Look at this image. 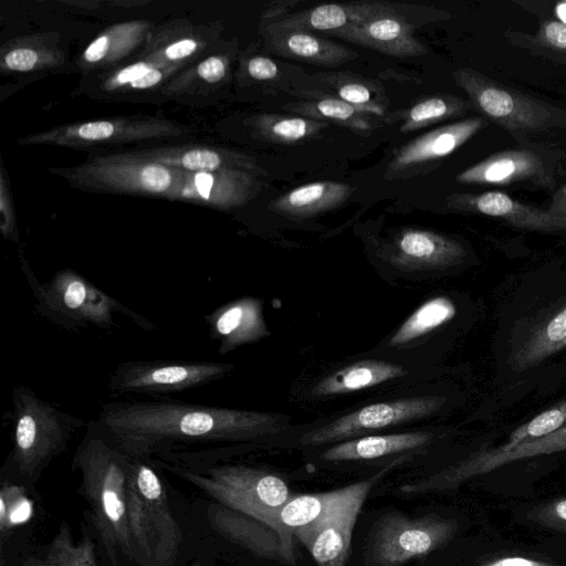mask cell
<instances>
[{"instance_id": "obj_1", "label": "cell", "mask_w": 566, "mask_h": 566, "mask_svg": "<svg viewBox=\"0 0 566 566\" xmlns=\"http://www.w3.org/2000/svg\"><path fill=\"white\" fill-rule=\"evenodd\" d=\"M273 412L192 403L168 397L108 401L88 421L124 455L191 465L214 462L230 449L281 432Z\"/></svg>"}, {"instance_id": "obj_2", "label": "cell", "mask_w": 566, "mask_h": 566, "mask_svg": "<svg viewBox=\"0 0 566 566\" xmlns=\"http://www.w3.org/2000/svg\"><path fill=\"white\" fill-rule=\"evenodd\" d=\"M72 469L82 476V490L113 565L117 555L135 556L127 516V459L88 423L76 448Z\"/></svg>"}, {"instance_id": "obj_3", "label": "cell", "mask_w": 566, "mask_h": 566, "mask_svg": "<svg viewBox=\"0 0 566 566\" xmlns=\"http://www.w3.org/2000/svg\"><path fill=\"white\" fill-rule=\"evenodd\" d=\"M20 264L35 300V310L62 328L72 332L88 326L108 329L114 325V315L118 313L146 332L157 329L147 317L127 307L72 269L60 270L48 282L42 283L22 255Z\"/></svg>"}, {"instance_id": "obj_4", "label": "cell", "mask_w": 566, "mask_h": 566, "mask_svg": "<svg viewBox=\"0 0 566 566\" xmlns=\"http://www.w3.org/2000/svg\"><path fill=\"white\" fill-rule=\"evenodd\" d=\"M126 457V455H125ZM127 459V516L134 548L144 566H171L182 534L151 460Z\"/></svg>"}, {"instance_id": "obj_5", "label": "cell", "mask_w": 566, "mask_h": 566, "mask_svg": "<svg viewBox=\"0 0 566 566\" xmlns=\"http://www.w3.org/2000/svg\"><path fill=\"white\" fill-rule=\"evenodd\" d=\"M13 448L11 462L17 472L34 481L66 448L74 433L88 424L85 419L61 410L39 397L29 386L12 390Z\"/></svg>"}, {"instance_id": "obj_6", "label": "cell", "mask_w": 566, "mask_h": 566, "mask_svg": "<svg viewBox=\"0 0 566 566\" xmlns=\"http://www.w3.org/2000/svg\"><path fill=\"white\" fill-rule=\"evenodd\" d=\"M206 492L219 504L256 520L292 496L286 482L271 472L237 463L180 465L158 462Z\"/></svg>"}, {"instance_id": "obj_7", "label": "cell", "mask_w": 566, "mask_h": 566, "mask_svg": "<svg viewBox=\"0 0 566 566\" xmlns=\"http://www.w3.org/2000/svg\"><path fill=\"white\" fill-rule=\"evenodd\" d=\"M52 171L83 190L166 198L180 174L132 153L96 156L81 165Z\"/></svg>"}, {"instance_id": "obj_8", "label": "cell", "mask_w": 566, "mask_h": 566, "mask_svg": "<svg viewBox=\"0 0 566 566\" xmlns=\"http://www.w3.org/2000/svg\"><path fill=\"white\" fill-rule=\"evenodd\" d=\"M453 76L471 105L516 137L566 127V115L559 109L502 86L472 69H459Z\"/></svg>"}, {"instance_id": "obj_9", "label": "cell", "mask_w": 566, "mask_h": 566, "mask_svg": "<svg viewBox=\"0 0 566 566\" xmlns=\"http://www.w3.org/2000/svg\"><path fill=\"white\" fill-rule=\"evenodd\" d=\"M233 364L209 360H128L116 366L107 389L113 396L166 397L220 380Z\"/></svg>"}, {"instance_id": "obj_10", "label": "cell", "mask_w": 566, "mask_h": 566, "mask_svg": "<svg viewBox=\"0 0 566 566\" xmlns=\"http://www.w3.org/2000/svg\"><path fill=\"white\" fill-rule=\"evenodd\" d=\"M455 530L453 521L433 515L410 517L399 512L380 516L365 548L368 566H401L440 548Z\"/></svg>"}, {"instance_id": "obj_11", "label": "cell", "mask_w": 566, "mask_h": 566, "mask_svg": "<svg viewBox=\"0 0 566 566\" xmlns=\"http://www.w3.org/2000/svg\"><path fill=\"white\" fill-rule=\"evenodd\" d=\"M444 402V397L423 395L366 405L310 429L300 437L298 443L304 447H318L367 436L429 417L436 413Z\"/></svg>"}, {"instance_id": "obj_12", "label": "cell", "mask_w": 566, "mask_h": 566, "mask_svg": "<svg viewBox=\"0 0 566 566\" xmlns=\"http://www.w3.org/2000/svg\"><path fill=\"white\" fill-rule=\"evenodd\" d=\"M407 459V454L395 459L363 480L361 486L353 495L294 531V536L307 548L317 566H346L353 528L368 493L380 479Z\"/></svg>"}, {"instance_id": "obj_13", "label": "cell", "mask_w": 566, "mask_h": 566, "mask_svg": "<svg viewBox=\"0 0 566 566\" xmlns=\"http://www.w3.org/2000/svg\"><path fill=\"white\" fill-rule=\"evenodd\" d=\"M184 132V127L164 119L107 118L62 125L21 138L19 144L87 147L172 137Z\"/></svg>"}, {"instance_id": "obj_14", "label": "cell", "mask_w": 566, "mask_h": 566, "mask_svg": "<svg viewBox=\"0 0 566 566\" xmlns=\"http://www.w3.org/2000/svg\"><path fill=\"white\" fill-rule=\"evenodd\" d=\"M566 450V427L542 438L523 441L516 446L504 444L497 449L475 454L453 467L430 476L403 484V494H421L457 488L465 479L489 472L507 462L534 455Z\"/></svg>"}, {"instance_id": "obj_15", "label": "cell", "mask_w": 566, "mask_h": 566, "mask_svg": "<svg viewBox=\"0 0 566 566\" xmlns=\"http://www.w3.org/2000/svg\"><path fill=\"white\" fill-rule=\"evenodd\" d=\"M259 189L254 174L243 170L180 171L168 198L228 210L244 205Z\"/></svg>"}, {"instance_id": "obj_16", "label": "cell", "mask_w": 566, "mask_h": 566, "mask_svg": "<svg viewBox=\"0 0 566 566\" xmlns=\"http://www.w3.org/2000/svg\"><path fill=\"white\" fill-rule=\"evenodd\" d=\"M461 184L509 186L520 182L553 188L554 167L551 161L531 149H513L494 154L457 176Z\"/></svg>"}, {"instance_id": "obj_17", "label": "cell", "mask_w": 566, "mask_h": 566, "mask_svg": "<svg viewBox=\"0 0 566 566\" xmlns=\"http://www.w3.org/2000/svg\"><path fill=\"white\" fill-rule=\"evenodd\" d=\"M211 521L216 528L255 556L298 566L293 534L220 504L213 507Z\"/></svg>"}, {"instance_id": "obj_18", "label": "cell", "mask_w": 566, "mask_h": 566, "mask_svg": "<svg viewBox=\"0 0 566 566\" xmlns=\"http://www.w3.org/2000/svg\"><path fill=\"white\" fill-rule=\"evenodd\" d=\"M464 256V248L455 240L417 228L401 230L384 251L385 260L401 271L443 269Z\"/></svg>"}, {"instance_id": "obj_19", "label": "cell", "mask_w": 566, "mask_h": 566, "mask_svg": "<svg viewBox=\"0 0 566 566\" xmlns=\"http://www.w3.org/2000/svg\"><path fill=\"white\" fill-rule=\"evenodd\" d=\"M203 319L211 339L218 343V353L221 355L269 335L262 302L252 296L223 304L206 314Z\"/></svg>"}, {"instance_id": "obj_20", "label": "cell", "mask_w": 566, "mask_h": 566, "mask_svg": "<svg viewBox=\"0 0 566 566\" xmlns=\"http://www.w3.org/2000/svg\"><path fill=\"white\" fill-rule=\"evenodd\" d=\"M332 35L391 56L407 57L427 53L408 24L396 10L382 12L353 23Z\"/></svg>"}, {"instance_id": "obj_21", "label": "cell", "mask_w": 566, "mask_h": 566, "mask_svg": "<svg viewBox=\"0 0 566 566\" xmlns=\"http://www.w3.org/2000/svg\"><path fill=\"white\" fill-rule=\"evenodd\" d=\"M447 203L452 209L501 218L523 229L552 231L566 228L565 217L522 203L500 191L452 193Z\"/></svg>"}, {"instance_id": "obj_22", "label": "cell", "mask_w": 566, "mask_h": 566, "mask_svg": "<svg viewBox=\"0 0 566 566\" xmlns=\"http://www.w3.org/2000/svg\"><path fill=\"white\" fill-rule=\"evenodd\" d=\"M132 154L145 160L187 172L243 170L255 174L261 171L252 157L206 146L161 147Z\"/></svg>"}, {"instance_id": "obj_23", "label": "cell", "mask_w": 566, "mask_h": 566, "mask_svg": "<svg viewBox=\"0 0 566 566\" xmlns=\"http://www.w3.org/2000/svg\"><path fill=\"white\" fill-rule=\"evenodd\" d=\"M484 124L482 117H470L418 136L396 151L388 169L399 171L442 159L468 142Z\"/></svg>"}, {"instance_id": "obj_24", "label": "cell", "mask_w": 566, "mask_h": 566, "mask_svg": "<svg viewBox=\"0 0 566 566\" xmlns=\"http://www.w3.org/2000/svg\"><path fill=\"white\" fill-rule=\"evenodd\" d=\"M387 2L359 1L322 4L279 19L265 27L268 34L284 31H325L329 34L369 17L391 11Z\"/></svg>"}, {"instance_id": "obj_25", "label": "cell", "mask_w": 566, "mask_h": 566, "mask_svg": "<svg viewBox=\"0 0 566 566\" xmlns=\"http://www.w3.org/2000/svg\"><path fill=\"white\" fill-rule=\"evenodd\" d=\"M433 439L434 434L424 430L367 434L337 442L323 451L319 458L327 462L374 460L424 448Z\"/></svg>"}, {"instance_id": "obj_26", "label": "cell", "mask_w": 566, "mask_h": 566, "mask_svg": "<svg viewBox=\"0 0 566 566\" xmlns=\"http://www.w3.org/2000/svg\"><path fill=\"white\" fill-rule=\"evenodd\" d=\"M408 374L405 366L380 359L352 363L318 379L311 389L314 397L352 394L401 378Z\"/></svg>"}, {"instance_id": "obj_27", "label": "cell", "mask_w": 566, "mask_h": 566, "mask_svg": "<svg viewBox=\"0 0 566 566\" xmlns=\"http://www.w3.org/2000/svg\"><path fill=\"white\" fill-rule=\"evenodd\" d=\"M361 484L363 481H359L329 492L292 496L281 507L268 511L261 521L293 534L353 495Z\"/></svg>"}, {"instance_id": "obj_28", "label": "cell", "mask_w": 566, "mask_h": 566, "mask_svg": "<svg viewBox=\"0 0 566 566\" xmlns=\"http://www.w3.org/2000/svg\"><path fill=\"white\" fill-rule=\"evenodd\" d=\"M350 185L335 181H316L292 189L274 199L270 208L291 217H313L344 203L353 193Z\"/></svg>"}, {"instance_id": "obj_29", "label": "cell", "mask_w": 566, "mask_h": 566, "mask_svg": "<svg viewBox=\"0 0 566 566\" xmlns=\"http://www.w3.org/2000/svg\"><path fill=\"white\" fill-rule=\"evenodd\" d=\"M269 35V46L277 55L334 66L356 56L355 52L306 31H284Z\"/></svg>"}, {"instance_id": "obj_30", "label": "cell", "mask_w": 566, "mask_h": 566, "mask_svg": "<svg viewBox=\"0 0 566 566\" xmlns=\"http://www.w3.org/2000/svg\"><path fill=\"white\" fill-rule=\"evenodd\" d=\"M146 28L144 22H128L105 30L87 45L82 61L101 65L123 57L142 42Z\"/></svg>"}, {"instance_id": "obj_31", "label": "cell", "mask_w": 566, "mask_h": 566, "mask_svg": "<svg viewBox=\"0 0 566 566\" xmlns=\"http://www.w3.org/2000/svg\"><path fill=\"white\" fill-rule=\"evenodd\" d=\"M454 314V304L448 297L436 296L427 300L392 333L388 346L400 347L421 338L450 321Z\"/></svg>"}, {"instance_id": "obj_32", "label": "cell", "mask_w": 566, "mask_h": 566, "mask_svg": "<svg viewBox=\"0 0 566 566\" xmlns=\"http://www.w3.org/2000/svg\"><path fill=\"white\" fill-rule=\"evenodd\" d=\"M566 347V307L542 325L516 355V366L527 368Z\"/></svg>"}, {"instance_id": "obj_33", "label": "cell", "mask_w": 566, "mask_h": 566, "mask_svg": "<svg viewBox=\"0 0 566 566\" xmlns=\"http://www.w3.org/2000/svg\"><path fill=\"white\" fill-rule=\"evenodd\" d=\"M471 103L458 96H431L415 104L403 117L400 132L409 133L454 117L470 109Z\"/></svg>"}, {"instance_id": "obj_34", "label": "cell", "mask_w": 566, "mask_h": 566, "mask_svg": "<svg viewBox=\"0 0 566 566\" xmlns=\"http://www.w3.org/2000/svg\"><path fill=\"white\" fill-rule=\"evenodd\" d=\"M325 126V123L315 119L280 115H262L253 124L254 129L262 137L281 144L304 140Z\"/></svg>"}, {"instance_id": "obj_35", "label": "cell", "mask_w": 566, "mask_h": 566, "mask_svg": "<svg viewBox=\"0 0 566 566\" xmlns=\"http://www.w3.org/2000/svg\"><path fill=\"white\" fill-rule=\"evenodd\" d=\"M60 56L53 48L35 43V39L17 40L2 50L1 65L11 72L25 73L53 66Z\"/></svg>"}, {"instance_id": "obj_36", "label": "cell", "mask_w": 566, "mask_h": 566, "mask_svg": "<svg viewBox=\"0 0 566 566\" xmlns=\"http://www.w3.org/2000/svg\"><path fill=\"white\" fill-rule=\"evenodd\" d=\"M44 562L49 566H97L92 541L84 537L75 543L66 523L60 525Z\"/></svg>"}, {"instance_id": "obj_37", "label": "cell", "mask_w": 566, "mask_h": 566, "mask_svg": "<svg viewBox=\"0 0 566 566\" xmlns=\"http://www.w3.org/2000/svg\"><path fill=\"white\" fill-rule=\"evenodd\" d=\"M301 113L332 119L358 130H369L371 124L361 109L337 98H323L295 107Z\"/></svg>"}, {"instance_id": "obj_38", "label": "cell", "mask_w": 566, "mask_h": 566, "mask_svg": "<svg viewBox=\"0 0 566 566\" xmlns=\"http://www.w3.org/2000/svg\"><path fill=\"white\" fill-rule=\"evenodd\" d=\"M21 485L2 482L0 491V532L2 537L29 520L32 504Z\"/></svg>"}, {"instance_id": "obj_39", "label": "cell", "mask_w": 566, "mask_h": 566, "mask_svg": "<svg viewBox=\"0 0 566 566\" xmlns=\"http://www.w3.org/2000/svg\"><path fill=\"white\" fill-rule=\"evenodd\" d=\"M566 427V400L541 412L517 427L510 436L507 446L545 437Z\"/></svg>"}, {"instance_id": "obj_40", "label": "cell", "mask_w": 566, "mask_h": 566, "mask_svg": "<svg viewBox=\"0 0 566 566\" xmlns=\"http://www.w3.org/2000/svg\"><path fill=\"white\" fill-rule=\"evenodd\" d=\"M166 63L151 56L145 61H138L128 65H125L115 72L111 73L102 83L103 90L116 91L119 88H126L129 84L136 82L144 76L150 70Z\"/></svg>"}, {"instance_id": "obj_41", "label": "cell", "mask_w": 566, "mask_h": 566, "mask_svg": "<svg viewBox=\"0 0 566 566\" xmlns=\"http://www.w3.org/2000/svg\"><path fill=\"white\" fill-rule=\"evenodd\" d=\"M337 94L339 99L361 109L368 114H375L381 116L384 109L374 102L371 91L368 86L348 82L337 87Z\"/></svg>"}, {"instance_id": "obj_42", "label": "cell", "mask_w": 566, "mask_h": 566, "mask_svg": "<svg viewBox=\"0 0 566 566\" xmlns=\"http://www.w3.org/2000/svg\"><path fill=\"white\" fill-rule=\"evenodd\" d=\"M533 42L552 51H566V23L563 21L545 22L535 34Z\"/></svg>"}, {"instance_id": "obj_43", "label": "cell", "mask_w": 566, "mask_h": 566, "mask_svg": "<svg viewBox=\"0 0 566 566\" xmlns=\"http://www.w3.org/2000/svg\"><path fill=\"white\" fill-rule=\"evenodd\" d=\"M201 42L193 38H180L164 46L159 52H156L151 57L163 62H182L187 57L193 55L201 48Z\"/></svg>"}, {"instance_id": "obj_44", "label": "cell", "mask_w": 566, "mask_h": 566, "mask_svg": "<svg viewBox=\"0 0 566 566\" xmlns=\"http://www.w3.org/2000/svg\"><path fill=\"white\" fill-rule=\"evenodd\" d=\"M227 73V63L221 56H209L201 61L197 66L199 77L208 83H217L224 78Z\"/></svg>"}, {"instance_id": "obj_45", "label": "cell", "mask_w": 566, "mask_h": 566, "mask_svg": "<svg viewBox=\"0 0 566 566\" xmlns=\"http://www.w3.org/2000/svg\"><path fill=\"white\" fill-rule=\"evenodd\" d=\"M248 73L254 80H273L277 76L276 64L265 56H253L248 62Z\"/></svg>"}, {"instance_id": "obj_46", "label": "cell", "mask_w": 566, "mask_h": 566, "mask_svg": "<svg viewBox=\"0 0 566 566\" xmlns=\"http://www.w3.org/2000/svg\"><path fill=\"white\" fill-rule=\"evenodd\" d=\"M483 566H549L546 563L528 559L525 557H505Z\"/></svg>"}, {"instance_id": "obj_47", "label": "cell", "mask_w": 566, "mask_h": 566, "mask_svg": "<svg viewBox=\"0 0 566 566\" xmlns=\"http://www.w3.org/2000/svg\"><path fill=\"white\" fill-rule=\"evenodd\" d=\"M555 513L558 517L566 521V500L559 501L555 507Z\"/></svg>"}, {"instance_id": "obj_48", "label": "cell", "mask_w": 566, "mask_h": 566, "mask_svg": "<svg viewBox=\"0 0 566 566\" xmlns=\"http://www.w3.org/2000/svg\"><path fill=\"white\" fill-rule=\"evenodd\" d=\"M22 566H49L44 559L28 558Z\"/></svg>"}, {"instance_id": "obj_49", "label": "cell", "mask_w": 566, "mask_h": 566, "mask_svg": "<svg viewBox=\"0 0 566 566\" xmlns=\"http://www.w3.org/2000/svg\"><path fill=\"white\" fill-rule=\"evenodd\" d=\"M191 566H205V564L200 563V562H196L193 563Z\"/></svg>"}]
</instances>
